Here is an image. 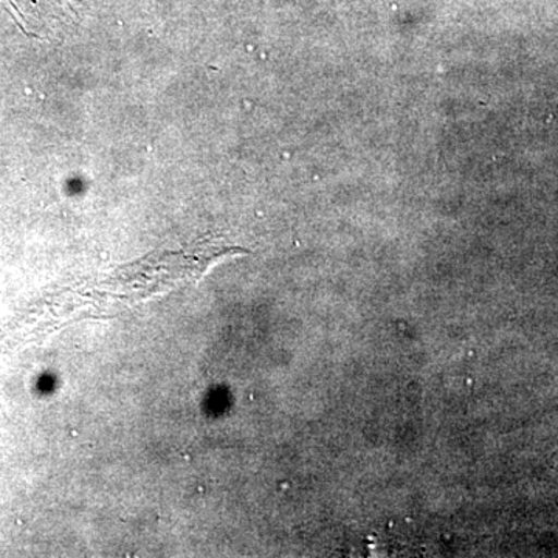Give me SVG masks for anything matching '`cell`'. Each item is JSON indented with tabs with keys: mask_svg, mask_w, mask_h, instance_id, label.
Wrapping results in <instances>:
<instances>
[{
	"mask_svg": "<svg viewBox=\"0 0 558 558\" xmlns=\"http://www.w3.org/2000/svg\"><path fill=\"white\" fill-rule=\"evenodd\" d=\"M245 250L220 241L205 240L179 252L156 253L135 263L121 266L106 278L83 282L69 290L73 322L101 318L156 299L202 277L219 260L244 255Z\"/></svg>",
	"mask_w": 558,
	"mask_h": 558,
	"instance_id": "6da1fadb",
	"label": "cell"
}]
</instances>
